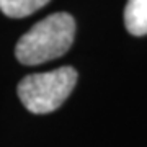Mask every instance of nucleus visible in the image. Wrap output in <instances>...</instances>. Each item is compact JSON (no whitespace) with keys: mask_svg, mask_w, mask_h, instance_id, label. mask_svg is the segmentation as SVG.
I'll use <instances>...</instances> for the list:
<instances>
[{"mask_svg":"<svg viewBox=\"0 0 147 147\" xmlns=\"http://www.w3.org/2000/svg\"><path fill=\"white\" fill-rule=\"evenodd\" d=\"M75 21L69 13H53L38 21L18 39L15 56L25 65L53 61L67 53L74 42Z\"/></svg>","mask_w":147,"mask_h":147,"instance_id":"nucleus-1","label":"nucleus"},{"mask_svg":"<svg viewBox=\"0 0 147 147\" xmlns=\"http://www.w3.org/2000/svg\"><path fill=\"white\" fill-rule=\"evenodd\" d=\"M49 0H0V11L10 18H25L38 11Z\"/></svg>","mask_w":147,"mask_h":147,"instance_id":"nucleus-4","label":"nucleus"},{"mask_svg":"<svg viewBox=\"0 0 147 147\" xmlns=\"http://www.w3.org/2000/svg\"><path fill=\"white\" fill-rule=\"evenodd\" d=\"M77 84L74 67H59L51 72L31 74L18 84V96L28 111L44 115L57 110Z\"/></svg>","mask_w":147,"mask_h":147,"instance_id":"nucleus-2","label":"nucleus"},{"mask_svg":"<svg viewBox=\"0 0 147 147\" xmlns=\"http://www.w3.org/2000/svg\"><path fill=\"white\" fill-rule=\"evenodd\" d=\"M124 25L134 36L147 34V0H127L124 8Z\"/></svg>","mask_w":147,"mask_h":147,"instance_id":"nucleus-3","label":"nucleus"}]
</instances>
